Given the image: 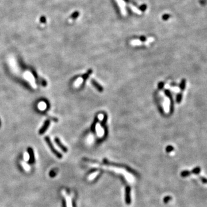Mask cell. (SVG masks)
Instances as JSON below:
<instances>
[{"label": "cell", "mask_w": 207, "mask_h": 207, "mask_svg": "<svg viewBox=\"0 0 207 207\" xmlns=\"http://www.w3.org/2000/svg\"><path fill=\"white\" fill-rule=\"evenodd\" d=\"M125 201L127 205H130L131 203V188L130 186H127L126 188V195H125Z\"/></svg>", "instance_id": "2"}, {"label": "cell", "mask_w": 207, "mask_h": 207, "mask_svg": "<svg viewBox=\"0 0 207 207\" xmlns=\"http://www.w3.org/2000/svg\"><path fill=\"white\" fill-rule=\"evenodd\" d=\"M170 17V15H169V14H165L164 15H163V16H162V19L165 21L168 20L169 19Z\"/></svg>", "instance_id": "21"}, {"label": "cell", "mask_w": 207, "mask_h": 207, "mask_svg": "<svg viewBox=\"0 0 207 207\" xmlns=\"http://www.w3.org/2000/svg\"><path fill=\"white\" fill-rule=\"evenodd\" d=\"M186 81L185 79H182L181 81L180 84H179V89L182 92L184 91L185 89V88H186Z\"/></svg>", "instance_id": "7"}, {"label": "cell", "mask_w": 207, "mask_h": 207, "mask_svg": "<svg viewBox=\"0 0 207 207\" xmlns=\"http://www.w3.org/2000/svg\"><path fill=\"white\" fill-rule=\"evenodd\" d=\"M139 9H140V10H141V11H143V12L145 11V10H146V9H147V6H146V5L143 4V5H141V6H140Z\"/></svg>", "instance_id": "22"}, {"label": "cell", "mask_w": 207, "mask_h": 207, "mask_svg": "<svg viewBox=\"0 0 207 207\" xmlns=\"http://www.w3.org/2000/svg\"><path fill=\"white\" fill-rule=\"evenodd\" d=\"M50 121L49 120H47L45 121V122L43 124V126L41 127V128L40 129L39 134L40 135H43V134H44V132L47 130V129L48 128L49 126H50Z\"/></svg>", "instance_id": "3"}, {"label": "cell", "mask_w": 207, "mask_h": 207, "mask_svg": "<svg viewBox=\"0 0 207 207\" xmlns=\"http://www.w3.org/2000/svg\"><path fill=\"white\" fill-rule=\"evenodd\" d=\"M118 3H119V6L121 7V10H122V12L124 15L126 14V11H125V9H124V5H125V3L123 1V0H117Z\"/></svg>", "instance_id": "8"}, {"label": "cell", "mask_w": 207, "mask_h": 207, "mask_svg": "<svg viewBox=\"0 0 207 207\" xmlns=\"http://www.w3.org/2000/svg\"><path fill=\"white\" fill-rule=\"evenodd\" d=\"M82 78H79L77 80V83H76V85H79L80 84V83H82Z\"/></svg>", "instance_id": "25"}, {"label": "cell", "mask_w": 207, "mask_h": 207, "mask_svg": "<svg viewBox=\"0 0 207 207\" xmlns=\"http://www.w3.org/2000/svg\"><path fill=\"white\" fill-rule=\"evenodd\" d=\"M163 85H164V83H163V82H160L159 83V85H158V87H159V89H162L163 88Z\"/></svg>", "instance_id": "26"}, {"label": "cell", "mask_w": 207, "mask_h": 207, "mask_svg": "<svg viewBox=\"0 0 207 207\" xmlns=\"http://www.w3.org/2000/svg\"><path fill=\"white\" fill-rule=\"evenodd\" d=\"M153 40H154L153 38H148V41H149V42H151V41H152Z\"/></svg>", "instance_id": "28"}, {"label": "cell", "mask_w": 207, "mask_h": 207, "mask_svg": "<svg viewBox=\"0 0 207 207\" xmlns=\"http://www.w3.org/2000/svg\"><path fill=\"white\" fill-rule=\"evenodd\" d=\"M172 200V197L170 196H167L166 197H164V199H163V202H164L165 204H167V203H168V202L169 201H170Z\"/></svg>", "instance_id": "15"}, {"label": "cell", "mask_w": 207, "mask_h": 207, "mask_svg": "<svg viewBox=\"0 0 207 207\" xmlns=\"http://www.w3.org/2000/svg\"><path fill=\"white\" fill-rule=\"evenodd\" d=\"M140 40L141 41H145L146 40V37H144V36H141L140 37Z\"/></svg>", "instance_id": "27"}, {"label": "cell", "mask_w": 207, "mask_h": 207, "mask_svg": "<svg viewBox=\"0 0 207 207\" xmlns=\"http://www.w3.org/2000/svg\"><path fill=\"white\" fill-rule=\"evenodd\" d=\"M200 180L201 182L204 184H207V178H206L204 177H200Z\"/></svg>", "instance_id": "23"}, {"label": "cell", "mask_w": 207, "mask_h": 207, "mask_svg": "<svg viewBox=\"0 0 207 207\" xmlns=\"http://www.w3.org/2000/svg\"><path fill=\"white\" fill-rule=\"evenodd\" d=\"M97 121H98L97 117H96L95 120H94V123L92 124V127H91V130H92V131H94V129H95V127L96 126V124H97Z\"/></svg>", "instance_id": "16"}, {"label": "cell", "mask_w": 207, "mask_h": 207, "mask_svg": "<svg viewBox=\"0 0 207 207\" xmlns=\"http://www.w3.org/2000/svg\"><path fill=\"white\" fill-rule=\"evenodd\" d=\"M92 72H93V70H90H90H88V71L87 72L86 74H84V75H83L82 76V78H83L84 79H87V78H88L90 74H91Z\"/></svg>", "instance_id": "14"}, {"label": "cell", "mask_w": 207, "mask_h": 207, "mask_svg": "<svg viewBox=\"0 0 207 207\" xmlns=\"http://www.w3.org/2000/svg\"><path fill=\"white\" fill-rule=\"evenodd\" d=\"M97 130L98 135H99V136H102L103 135V130H102V128H101V127L99 124H97Z\"/></svg>", "instance_id": "13"}, {"label": "cell", "mask_w": 207, "mask_h": 207, "mask_svg": "<svg viewBox=\"0 0 207 207\" xmlns=\"http://www.w3.org/2000/svg\"><path fill=\"white\" fill-rule=\"evenodd\" d=\"M182 93H179V94H178L177 96V98H176V101L178 104H180L181 101H182Z\"/></svg>", "instance_id": "10"}, {"label": "cell", "mask_w": 207, "mask_h": 207, "mask_svg": "<svg viewBox=\"0 0 207 207\" xmlns=\"http://www.w3.org/2000/svg\"><path fill=\"white\" fill-rule=\"evenodd\" d=\"M44 140L46 141L47 145L48 146L49 148H50V149L51 150V152H52V153H53L54 155H55L56 157L58 158H59V159L62 158V157H63L62 155V154L60 153L58 150L55 149V147H54L53 144H52L50 138L48 137H46L44 138Z\"/></svg>", "instance_id": "1"}, {"label": "cell", "mask_w": 207, "mask_h": 207, "mask_svg": "<svg viewBox=\"0 0 207 207\" xmlns=\"http://www.w3.org/2000/svg\"><path fill=\"white\" fill-rule=\"evenodd\" d=\"M130 7H131V8L132 9V10H133V11H134V12L137 13L139 14H141V12L140 11V10H138V9H137L136 8L135 6H132V5H130Z\"/></svg>", "instance_id": "17"}, {"label": "cell", "mask_w": 207, "mask_h": 207, "mask_svg": "<svg viewBox=\"0 0 207 207\" xmlns=\"http://www.w3.org/2000/svg\"><path fill=\"white\" fill-rule=\"evenodd\" d=\"M40 22L41 23H43V24L46 23V22H47L46 17L44 16H41L40 18Z\"/></svg>", "instance_id": "18"}, {"label": "cell", "mask_w": 207, "mask_h": 207, "mask_svg": "<svg viewBox=\"0 0 207 207\" xmlns=\"http://www.w3.org/2000/svg\"><path fill=\"white\" fill-rule=\"evenodd\" d=\"M201 172V168H200V167H196L195 169H193V170H192L191 172L192 173H193V174H199L200 172Z\"/></svg>", "instance_id": "12"}, {"label": "cell", "mask_w": 207, "mask_h": 207, "mask_svg": "<svg viewBox=\"0 0 207 207\" xmlns=\"http://www.w3.org/2000/svg\"><path fill=\"white\" fill-rule=\"evenodd\" d=\"M54 141H55V142L56 144L58 145V146L59 147L61 148V149L64 152H67L68 151V148L66 147V146H64L62 143L61 140H60L59 138L58 137H56L55 138V139H54Z\"/></svg>", "instance_id": "4"}, {"label": "cell", "mask_w": 207, "mask_h": 207, "mask_svg": "<svg viewBox=\"0 0 207 207\" xmlns=\"http://www.w3.org/2000/svg\"><path fill=\"white\" fill-rule=\"evenodd\" d=\"M106 119H107L106 116H105L104 119L102 121V122H101V126H105V123H106Z\"/></svg>", "instance_id": "24"}, {"label": "cell", "mask_w": 207, "mask_h": 207, "mask_svg": "<svg viewBox=\"0 0 207 207\" xmlns=\"http://www.w3.org/2000/svg\"><path fill=\"white\" fill-rule=\"evenodd\" d=\"M28 152L30 155V159H29V163L32 164L34 162V150L31 147H29L27 149Z\"/></svg>", "instance_id": "5"}, {"label": "cell", "mask_w": 207, "mask_h": 207, "mask_svg": "<svg viewBox=\"0 0 207 207\" xmlns=\"http://www.w3.org/2000/svg\"><path fill=\"white\" fill-rule=\"evenodd\" d=\"M79 15V13L78 12H77V11L74 12V13H72L71 14V15L70 16V18L73 20H75L77 19Z\"/></svg>", "instance_id": "11"}, {"label": "cell", "mask_w": 207, "mask_h": 207, "mask_svg": "<svg viewBox=\"0 0 207 207\" xmlns=\"http://www.w3.org/2000/svg\"><path fill=\"white\" fill-rule=\"evenodd\" d=\"M131 44L132 45H139V44H141L142 42L139 40H132L131 42Z\"/></svg>", "instance_id": "19"}, {"label": "cell", "mask_w": 207, "mask_h": 207, "mask_svg": "<svg viewBox=\"0 0 207 207\" xmlns=\"http://www.w3.org/2000/svg\"><path fill=\"white\" fill-rule=\"evenodd\" d=\"M173 150H174V147L172 146H168L166 148V152H169H169H171Z\"/></svg>", "instance_id": "20"}, {"label": "cell", "mask_w": 207, "mask_h": 207, "mask_svg": "<svg viewBox=\"0 0 207 207\" xmlns=\"http://www.w3.org/2000/svg\"><path fill=\"white\" fill-rule=\"evenodd\" d=\"M191 173H192L191 172L188 171V170H184V171H182L181 172V177H188V176L189 175H190Z\"/></svg>", "instance_id": "9"}, {"label": "cell", "mask_w": 207, "mask_h": 207, "mask_svg": "<svg viewBox=\"0 0 207 207\" xmlns=\"http://www.w3.org/2000/svg\"><path fill=\"white\" fill-rule=\"evenodd\" d=\"M91 82H92V85H93V86L95 87V88L99 90V92H102L103 90V88L102 86H101L100 85H99V83H98L97 82H96L95 80H94V79H92V80H91Z\"/></svg>", "instance_id": "6"}]
</instances>
